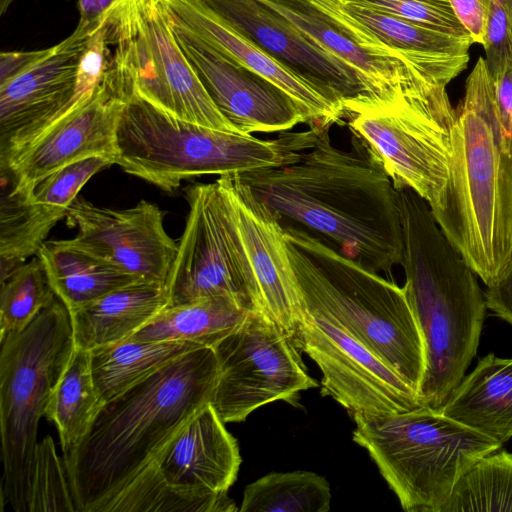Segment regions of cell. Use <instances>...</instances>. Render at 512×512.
Instances as JSON below:
<instances>
[{"label": "cell", "mask_w": 512, "mask_h": 512, "mask_svg": "<svg viewBox=\"0 0 512 512\" xmlns=\"http://www.w3.org/2000/svg\"><path fill=\"white\" fill-rule=\"evenodd\" d=\"M334 27L366 50L396 60L423 80L446 87L466 69L471 38L339 0H306Z\"/></svg>", "instance_id": "e0dca14e"}, {"label": "cell", "mask_w": 512, "mask_h": 512, "mask_svg": "<svg viewBox=\"0 0 512 512\" xmlns=\"http://www.w3.org/2000/svg\"><path fill=\"white\" fill-rule=\"evenodd\" d=\"M403 229L404 288L422 334L426 367L418 397L438 409L475 357L485 311L477 274L413 190H398Z\"/></svg>", "instance_id": "277c9868"}, {"label": "cell", "mask_w": 512, "mask_h": 512, "mask_svg": "<svg viewBox=\"0 0 512 512\" xmlns=\"http://www.w3.org/2000/svg\"><path fill=\"white\" fill-rule=\"evenodd\" d=\"M171 19L176 40L206 91L240 133H280L307 123L303 110L282 89Z\"/></svg>", "instance_id": "ac0fdd59"}, {"label": "cell", "mask_w": 512, "mask_h": 512, "mask_svg": "<svg viewBox=\"0 0 512 512\" xmlns=\"http://www.w3.org/2000/svg\"><path fill=\"white\" fill-rule=\"evenodd\" d=\"M252 312L229 297H210L164 308L130 338L145 342L185 340L214 348Z\"/></svg>", "instance_id": "4316f807"}, {"label": "cell", "mask_w": 512, "mask_h": 512, "mask_svg": "<svg viewBox=\"0 0 512 512\" xmlns=\"http://www.w3.org/2000/svg\"><path fill=\"white\" fill-rule=\"evenodd\" d=\"M358 70L378 92L418 77L396 60L372 53L325 20L306 0H260ZM420 78V77H419Z\"/></svg>", "instance_id": "f1b7e54d"}, {"label": "cell", "mask_w": 512, "mask_h": 512, "mask_svg": "<svg viewBox=\"0 0 512 512\" xmlns=\"http://www.w3.org/2000/svg\"><path fill=\"white\" fill-rule=\"evenodd\" d=\"M203 346L194 342H145L127 338L90 350L91 371L103 403L124 393L182 355Z\"/></svg>", "instance_id": "484cf974"}, {"label": "cell", "mask_w": 512, "mask_h": 512, "mask_svg": "<svg viewBox=\"0 0 512 512\" xmlns=\"http://www.w3.org/2000/svg\"><path fill=\"white\" fill-rule=\"evenodd\" d=\"M487 309L512 326V256L502 275L484 292Z\"/></svg>", "instance_id": "74e56055"}, {"label": "cell", "mask_w": 512, "mask_h": 512, "mask_svg": "<svg viewBox=\"0 0 512 512\" xmlns=\"http://www.w3.org/2000/svg\"><path fill=\"white\" fill-rule=\"evenodd\" d=\"M232 28L299 76L345 103L377 94L357 69L260 0H201Z\"/></svg>", "instance_id": "ffe728a7"}, {"label": "cell", "mask_w": 512, "mask_h": 512, "mask_svg": "<svg viewBox=\"0 0 512 512\" xmlns=\"http://www.w3.org/2000/svg\"><path fill=\"white\" fill-rule=\"evenodd\" d=\"M456 17L471 36L483 45L492 0H448Z\"/></svg>", "instance_id": "8d00e7d4"}, {"label": "cell", "mask_w": 512, "mask_h": 512, "mask_svg": "<svg viewBox=\"0 0 512 512\" xmlns=\"http://www.w3.org/2000/svg\"><path fill=\"white\" fill-rule=\"evenodd\" d=\"M387 13L413 23L463 38H471L448 0H339ZM472 39V38H471Z\"/></svg>", "instance_id": "e575fe53"}, {"label": "cell", "mask_w": 512, "mask_h": 512, "mask_svg": "<svg viewBox=\"0 0 512 512\" xmlns=\"http://www.w3.org/2000/svg\"><path fill=\"white\" fill-rule=\"evenodd\" d=\"M0 343L2 498L14 511L28 512L38 423L75 349L69 310L56 297Z\"/></svg>", "instance_id": "9c48e42d"}, {"label": "cell", "mask_w": 512, "mask_h": 512, "mask_svg": "<svg viewBox=\"0 0 512 512\" xmlns=\"http://www.w3.org/2000/svg\"><path fill=\"white\" fill-rule=\"evenodd\" d=\"M45 49L31 51H7L0 54V83L21 73L38 58Z\"/></svg>", "instance_id": "60d3db41"}, {"label": "cell", "mask_w": 512, "mask_h": 512, "mask_svg": "<svg viewBox=\"0 0 512 512\" xmlns=\"http://www.w3.org/2000/svg\"><path fill=\"white\" fill-rule=\"evenodd\" d=\"M189 211L165 287L168 306L225 296L252 310L221 186L186 187Z\"/></svg>", "instance_id": "5bb4252c"}, {"label": "cell", "mask_w": 512, "mask_h": 512, "mask_svg": "<svg viewBox=\"0 0 512 512\" xmlns=\"http://www.w3.org/2000/svg\"><path fill=\"white\" fill-rule=\"evenodd\" d=\"M216 181L225 196L252 310L294 339L303 301L281 219L236 174Z\"/></svg>", "instance_id": "4fadbf2b"}, {"label": "cell", "mask_w": 512, "mask_h": 512, "mask_svg": "<svg viewBox=\"0 0 512 512\" xmlns=\"http://www.w3.org/2000/svg\"><path fill=\"white\" fill-rule=\"evenodd\" d=\"M444 415L501 443L512 437V358L482 357L444 404Z\"/></svg>", "instance_id": "d4e9b609"}, {"label": "cell", "mask_w": 512, "mask_h": 512, "mask_svg": "<svg viewBox=\"0 0 512 512\" xmlns=\"http://www.w3.org/2000/svg\"><path fill=\"white\" fill-rule=\"evenodd\" d=\"M284 229L303 304L332 316L418 393L425 346L404 286L318 235L296 226Z\"/></svg>", "instance_id": "5b68a950"}, {"label": "cell", "mask_w": 512, "mask_h": 512, "mask_svg": "<svg viewBox=\"0 0 512 512\" xmlns=\"http://www.w3.org/2000/svg\"><path fill=\"white\" fill-rule=\"evenodd\" d=\"M241 461L237 440L209 404L104 512L156 511L171 501L175 491L207 501L218 512L239 511L227 492L237 479Z\"/></svg>", "instance_id": "30bf717a"}, {"label": "cell", "mask_w": 512, "mask_h": 512, "mask_svg": "<svg viewBox=\"0 0 512 512\" xmlns=\"http://www.w3.org/2000/svg\"><path fill=\"white\" fill-rule=\"evenodd\" d=\"M145 32L174 103L176 117L206 127L238 132L219 111L176 40L161 0H139Z\"/></svg>", "instance_id": "603a6c76"}, {"label": "cell", "mask_w": 512, "mask_h": 512, "mask_svg": "<svg viewBox=\"0 0 512 512\" xmlns=\"http://www.w3.org/2000/svg\"><path fill=\"white\" fill-rule=\"evenodd\" d=\"M352 417L354 442L369 453L406 512H441L464 473L502 446L425 406Z\"/></svg>", "instance_id": "52a82bcc"}, {"label": "cell", "mask_w": 512, "mask_h": 512, "mask_svg": "<svg viewBox=\"0 0 512 512\" xmlns=\"http://www.w3.org/2000/svg\"><path fill=\"white\" fill-rule=\"evenodd\" d=\"M66 223L77 229L68 245L140 280L166 284L178 243L164 228V214L146 200L115 210L76 198Z\"/></svg>", "instance_id": "2e32d148"}, {"label": "cell", "mask_w": 512, "mask_h": 512, "mask_svg": "<svg viewBox=\"0 0 512 512\" xmlns=\"http://www.w3.org/2000/svg\"><path fill=\"white\" fill-rule=\"evenodd\" d=\"M322 373V394L351 416L388 415L422 407L418 393L327 313L303 304L294 337Z\"/></svg>", "instance_id": "7c38bea8"}, {"label": "cell", "mask_w": 512, "mask_h": 512, "mask_svg": "<svg viewBox=\"0 0 512 512\" xmlns=\"http://www.w3.org/2000/svg\"><path fill=\"white\" fill-rule=\"evenodd\" d=\"M110 165L103 157L87 158L50 174L28 197L7 195L0 210L1 279L37 254L82 187Z\"/></svg>", "instance_id": "7402d4cb"}, {"label": "cell", "mask_w": 512, "mask_h": 512, "mask_svg": "<svg viewBox=\"0 0 512 512\" xmlns=\"http://www.w3.org/2000/svg\"><path fill=\"white\" fill-rule=\"evenodd\" d=\"M115 164L172 192L182 180L201 175L241 174L284 163L308 130L280 132L275 139L222 131L178 118L138 94L122 89Z\"/></svg>", "instance_id": "8992f818"}, {"label": "cell", "mask_w": 512, "mask_h": 512, "mask_svg": "<svg viewBox=\"0 0 512 512\" xmlns=\"http://www.w3.org/2000/svg\"><path fill=\"white\" fill-rule=\"evenodd\" d=\"M441 512H512V453L480 458L456 483Z\"/></svg>", "instance_id": "1f68e13d"}, {"label": "cell", "mask_w": 512, "mask_h": 512, "mask_svg": "<svg viewBox=\"0 0 512 512\" xmlns=\"http://www.w3.org/2000/svg\"><path fill=\"white\" fill-rule=\"evenodd\" d=\"M492 78L499 116L506 130L512 135V68Z\"/></svg>", "instance_id": "ab89813d"}, {"label": "cell", "mask_w": 512, "mask_h": 512, "mask_svg": "<svg viewBox=\"0 0 512 512\" xmlns=\"http://www.w3.org/2000/svg\"><path fill=\"white\" fill-rule=\"evenodd\" d=\"M169 305L165 285L136 281L69 311L76 347L86 350L131 337Z\"/></svg>", "instance_id": "cb8c5ba5"}, {"label": "cell", "mask_w": 512, "mask_h": 512, "mask_svg": "<svg viewBox=\"0 0 512 512\" xmlns=\"http://www.w3.org/2000/svg\"><path fill=\"white\" fill-rule=\"evenodd\" d=\"M15 0H0V15H3Z\"/></svg>", "instance_id": "b9f144b4"}, {"label": "cell", "mask_w": 512, "mask_h": 512, "mask_svg": "<svg viewBox=\"0 0 512 512\" xmlns=\"http://www.w3.org/2000/svg\"><path fill=\"white\" fill-rule=\"evenodd\" d=\"M328 481L310 471L272 472L248 484L240 512H328Z\"/></svg>", "instance_id": "4dcf8cb0"}, {"label": "cell", "mask_w": 512, "mask_h": 512, "mask_svg": "<svg viewBox=\"0 0 512 512\" xmlns=\"http://www.w3.org/2000/svg\"><path fill=\"white\" fill-rule=\"evenodd\" d=\"M90 38V37H89ZM89 38L73 32L11 79L0 83V166L6 171L28 145L94 95L77 88Z\"/></svg>", "instance_id": "9a60e30c"}, {"label": "cell", "mask_w": 512, "mask_h": 512, "mask_svg": "<svg viewBox=\"0 0 512 512\" xmlns=\"http://www.w3.org/2000/svg\"><path fill=\"white\" fill-rule=\"evenodd\" d=\"M213 349L218 376L211 406L225 424L243 422L271 402L293 403L301 391L319 387L294 339L258 313Z\"/></svg>", "instance_id": "8fae6325"}, {"label": "cell", "mask_w": 512, "mask_h": 512, "mask_svg": "<svg viewBox=\"0 0 512 512\" xmlns=\"http://www.w3.org/2000/svg\"><path fill=\"white\" fill-rule=\"evenodd\" d=\"M169 14L213 47L266 78L303 110L310 125L342 123L343 102L299 76L259 45L232 28L201 0H161Z\"/></svg>", "instance_id": "44dd1931"}, {"label": "cell", "mask_w": 512, "mask_h": 512, "mask_svg": "<svg viewBox=\"0 0 512 512\" xmlns=\"http://www.w3.org/2000/svg\"><path fill=\"white\" fill-rule=\"evenodd\" d=\"M35 256L43 264L55 295L69 311L116 288L143 281L64 240L45 241Z\"/></svg>", "instance_id": "83f0119b"}, {"label": "cell", "mask_w": 512, "mask_h": 512, "mask_svg": "<svg viewBox=\"0 0 512 512\" xmlns=\"http://www.w3.org/2000/svg\"><path fill=\"white\" fill-rule=\"evenodd\" d=\"M218 376L212 347L192 350L104 403L85 437L63 453L77 512H104L211 404Z\"/></svg>", "instance_id": "7a4b0ae2"}, {"label": "cell", "mask_w": 512, "mask_h": 512, "mask_svg": "<svg viewBox=\"0 0 512 512\" xmlns=\"http://www.w3.org/2000/svg\"><path fill=\"white\" fill-rule=\"evenodd\" d=\"M124 98L108 70L94 95L42 134L10 163L8 196L28 197L50 174L78 161L103 157L115 164L116 129Z\"/></svg>", "instance_id": "d6986e66"}, {"label": "cell", "mask_w": 512, "mask_h": 512, "mask_svg": "<svg viewBox=\"0 0 512 512\" xmlns=\"http://www.w3.org/2000/svg\"><path fill=\"white\" fill-rule=\"evenodd\" d=\"M56 297L37 256L14 268L1 279L0 339L23 331Z\"/></svg>", "instance_id": "d6a6232c"}, {"label": "cell", "mask_w": 512, "mask_h": 512, "mask_svg": "<svg viewBox=\"0 0 512 512\" xmlns=\"http://www.w3.org/2000/svg\"><path fill=\"white\" fill-rule=\"evenodd\" d=\"M284 163L236 174L281 220L314 231L378 273L403 257L398 190L370 145L351 132L349 148L332 143L328 125Z\"/></svg>", "instance_id": "6da1fadb"}, {"label": "cell", "mask_w": 512, "mask_h": 512, "mask_svg": "<svg viewBox=\"0 0 512 512\" xmlns=\"http://www.w3.org/2000/svg\"><path fill=\"white\" fill-rule=\"evenodd\" d=\"M482 46L492 77L512 68V0H492Z\"/></svg>", "instance_id": "d590c367"}, {"label": "cell", "mask_w": 512, "mask_h": 512, "mask_svg": "<svg viewBox=\"0 0 512 512\" xmlns=\"http://www.w3.org/2000/svg\"><path fill=\"white\" fill-rule=\"evenodd\" d=\"M455 111L443 206L432 214L488 286L512 256V135L499 116L483 57L467 77Z\"/></svg>", "instance_id": "3957f363"}, {"label": "cell", "mask_w": 512, "mask_h": 512, "mask_svg": "<svg viewBox=\"0 0 512 512\" xmlns=\"http://www.w3.org/2000/svg\"><path fill=\"white\" fill-rule=\"evenodd\" d=\"M103 405L92 376L90 350L75 346L45 411L57 426L63 453L85 437Z\"/></svg>", "instance_id": "f546056e"}, {"label": "cell", "mask_w": 512, "mask_h": 512, "mask_svg": "<svg viewBox=\"0 0 512 512\" xmlns=\"http://www.w3.org/2000/svg\"><path fill=\"white\" fill-rule=\"evenodd\" d=\"M344 122L381 159L397 190L409 188L430 207L443 206L456 111L446 87L413 77L344 104Z\"/></svg>", "instance_id": "ba28073f"}, {"label": "cell", "mask_w": 512, "mask_h": 512, "mask_svg": "<svg viewBox=\"0 0 512 512\" xmlns=\"http://www.w3.org/2000/svg\"><path fill=\"white\" fill-rule=\"evenodd\" d=\"M75 505L63 462L51 436L38 442L31 473L28 512H72Z\"/></svg>", "instance_id": "836d02e7"}, {"label": "cell", "mask_w": 512, "mask_h": 512, "mask_svg": "<svg viewBox=\"0 0 512 512\" xmlns=\"http://www.w3.org/2000/svg\"><path fill=\"white\" fill-rule=\"evenodd\" d=\"M120 0H76L79 22L74 32L89 38L105 23L111 10Z\"/></svg>", "instance_id": "f35d334b"}]
</instances>
